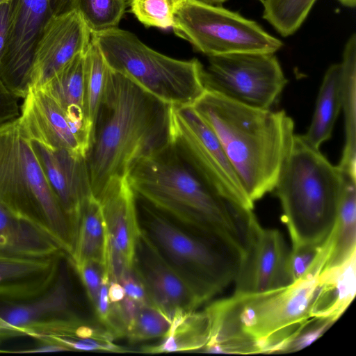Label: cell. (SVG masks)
Returning <instances> with one entry per match:
<instances>
[{"label": "cell", "mask_w": 356, "mask_h": 356, "mask_svg": "<svg viewBox=\"0 0 356 356\" xmlns=\"http://www.w3.org/2000/svg\"><path fill=\"white\" fill-rule=\"evenodd\" d=\"M31 337V333L26 330L16 327L0 316V346L9 340L19 337ZM10 353V350L0 349V353Z\"/></svg>", "instance_id": "obj_40"}, {"label": "cell", "mask_w": 356, "mask_h": 356, "mask_svg": "<svg viewBox=\"0 0 356 356\" xmlns=\"http://www.w3.org/2000/svg\"><path fill=\"white\" fill-rule=\"evenodd\" d=\"M288 252L281 232L253 225L248 254L235 280L236 293H261L291 284L286 268Z\"/></svg>", "instance_id": "obj_17"}, {"label": "cell", "mask_w": 356, "mask_h": 356, "mask_svg": "<svg viewBox=\"0 0 356 356\" xmlns=\"http://www.w3.org/2000/svg\"><path fill=\"white\" fill-rule=\"evenodd\" d=\"M39 343H53L69 351L129 352L115 343V338L98 321L83 319L75 313L38 325L31 330Z\"/></svg>", "instance_id": "obj_19"}, {"label": "cell", "mask_w": 356, "mask_h": 356, "mask_svg": "<svg viewBox=\"0 0 356 356\" xmlns=\"http://www.w3.org/2000/svg\"><path fill=\"white\" fill-rule=\"evenodd\" d=\"M193 106L218 138L251 202L273 191L295 136L292 118L209 90Z\"/></svg>", "instance_id": "obj_4"}, {"label": "cell", "mask_w": 356, "mask_h": 356, "mask_svg": "<svg viewBox=\"0 0 356 356\" xmlns=\"http://www.w3.org/2000/svg\"><path fill=\"white\" fill-rule=\"evenodd\" d=\"M84 53L76 55L40 88L60 106L74 124L89 135L92 143L83 109Z\"/></svg>", "instance_id": "obj_23"}, {"label": "cell", "mask_w": 356, "mask_h": 356, "mask_svg": "<svg viewBox=\"0 0 356 356\" xmlns=\"http://www.w3.org/2000/svg\"><path fill=\"white\" fill-rule=\"evenodd\" d=\"M134 268L144 284L151 303L171 321L175 314L197 310L204 304L141 228Z\"/></svg>", "instance_id": "obj_13"}, {"label": "cell", "mask_w": 356, "mask_h": 356, "mask_svg": "<svg viewBox=\"0 0 356 356\" xmlns=\"http://www.w3.org/2000/svg\"><path fill=\"white\" fill-rule=\"evenodd\" d=\"M127 177L137 198L179 225L225 243L244 260L257 218L225 179L200 173L172 143L134 163Z\"/></svg>", "instance_id": "obj_1"}, {"label": "cell", "mask_w": 356, "mask_h": 356, "mask_svg": "<svg viewBox=\"0 0 356 356\" xmlns=\"http://www.w3.org/2000/svg\"><path fill=\"white\" fill-rule=\"evenodd\" d=\"M8 1V0H0V3H3L4 1Z\"/></svg>", "instance_id": "obj_44"}, {"label": "cell", "mask_w": 356, "mask_h": 356, "mask_svg": "<svg viewBox=\"0 0 356 356\" xmlns=\"http://www.w3.org/2000/svg\"><path fill=\"white\" fill-rule=\"evenodd\" d=\"M68 259L72 266L89 261L108 266L106 225L100 203L93 195L83 204L74 249Z\"/></svg>", "instance_id": "obj_26"}, {"label": "cell", "mask_w": 356, "mask_h": 356, "mask_svg": "<svg viewBox=\"0 0 356 356\" xmlns=\"http://www.w3.org/2000/svg\"><path fill=\"white\" fill-rule=\"evenodd\" d=\"M175 33L207 56L273 53L283 43L255 21L220 6L183 0L175 15Z\"/></svg>", "instance_id": "obj_9"}, {"label": "cell", "mask_w": 356, "mask_h": 356, "mask_svg": "<svg viewBox=\"0 0 356 356\" xmlns=\"http://www.w3.org/2000/svg\"><path fill=\"white\" fill-rule=\"evenodd\" d=\"M91 36L112 70L172 106H193L206 92L204 67L197 58H170L119 28Z\"/></svg>", "instance_id": "obj_8"}, {"label": "cell", "mask_w": 356, "mask_h": 356, "mask_svg": "<svg viewBox=\"0 0 356 356\" xmlns=\"http://www.w3.org/2000/svg\"><path fill=\"white\" fill-rule=\"evenodd\" d=\"M343 175L295 134L275 188L292 245L323 242L335 222Z\"/></svg>", "instance_id": "obj_5"}, {"label": "cell", "mask_w": 356, "mask_h": 356, "mask_svg": "<svg viewBox=\"0 0 356 356\" xmlns=\"http://www.w3.org/2000/svg\"><path fill=\"white\" fill-rule=\"evenodd\" d=\"M74 313L63 268L55 282L41 294L25 301L0 302V316L29 332L38 325Z\"/></svg>", "instance_id": "obj_20"}, {"label": "cell", "mask_w": 356, "mask_h": 356, "mask_svg": "<svg viewBox=\"0 0 356 356\" xmlns=\"http://www.w3.org/2000/svg\"><path fill=\"white\" fill-rule=\"evenodd\" d=\"M18 100L19 98L7 89L0 78V126L19 116Z\"/></svg>", "instance_id": "obj_38"}, {"label": "cell", "mask_w": 356, "mask_h": 356, "mask_svg": "<svg viewBox=\"0 0 356 356\" xmlns=\"http://www.w3.org/2000/svg\"><path fill=\"white\" fill-rule=\"evenodd\" d=\"M110 72L98 44L91 36L84 53L83 109L92 141L98 112L107 91Z\"/></svg>", "instance_id": "obj_29"}, {"label": "cell", "mask_w": 356, "mask_h": 356, "mask_svg": "<svg viewBox=\"0 0 356 356\" xmlns=\"http://www.w3.org/2000/svg\"><path fill=\"white\" fill-rule=\"evenodd\" d=\"M183 0H127L130 11L146 27L172 28Z\"/></svg>", "instance_id": "obj_35"}, {"label": "cell", "mask_w": 356, "mask_h": 356, "mask_svg": "<svg viewBox=\"0 0 356 356\" xmlns=\"http://www.w3.org/2000/svg\"><path fill=\"white\" fill-rule=\"evenodd\" d=\"M209 57L206 90L248 106L269 109L287 79L273 53H236Z\"/></svg>", "instance_id": "obj_10"}, {"label": "cell", "mask_w": 356, "mask_h": 356, "mask_svg": "<svg viewBox=\"0 0 356 356\" xmlns=\"http://www.w3.org/2000/svg\"><path fill=\"white\" fill-rule=\"evenodd\" d=\"M141 229L203 303L234 282L241 255L225 243L188 230L143 202Z\"/></svg>", "instance_id": "obj_7"}, {"label": "cell", "mask_w": 356, "mask_h": 356, "mask_svg": "<svg viewBox=\"0 0 356 356\" xmlns=\"http://www.w3.org/2000/svg\"><path fill=\"white\" fill-rule=\"evenodd\" d=\"M172 106L111 69L86 156L95 198L111 179L172 143Z\"/></svg>", "instance_id": "obj_2"}, {"label": "cell", "mask_w": 356, "mask_h": 356, "mask_svg": "<svg viewBox=\"0 0 356 356\" xmlns=\"http://www.w3.org/2000/svg\"><path fill=\"white\" fill-rule=\"evenodd\" d=\"M334 323L329 319L313 318L291 341L284 353L296 352L309 346Z\"/></svg>", "instance_id": "obj_37"}, {"label": "cell", "mask_w": 356, "mask_h": 356, "mask_svg": "<svg viewBox=\"0 0 356 356\" xmlns=\"http://www.w3.org/2000/svg\"><path fill=\"white\" fill-rule=\"evenodd\" d=\"M69 351L65 347L53 343H40L38 346L26 350L11 351L10 353H33Z\"/></svg>", "instance_id": "obj_41"}, {"label": "cell", "mask_w": 356, "mask_h": 356, "mask_svg": "<svg viewBox=\"0 0 356 356\" xmlns=\"http://www.w3.org/2000/svg\"><path fill=\"white\" fill-rule=\"evenodd\" d=\"M210 337V320L206 311L178 313L162 339L156 344L145 346L140 352L157 354L201 350Z\"/></svg>", "instance_id": "obj_27"}, {"label": "cell", "mask_w": 356, "mask_h": 356, "mask_svg": "<svg viewBox=\"0 0 356 356\" xmlns=\"http://www.w3.org/2000/svg\"><path fill=\"white\" fill-rule=\"evenodd\" d=\"M330 250V234L321 243L292 245L288 252L286 268L291 283L310 275H320Z\"/></svg>", "instance_id": "obj_33"}, {"label": "cell", "mask_w": 356, "mask_h": 356, "mask_svg": "<svg viewBox=\"0 0 356 356\" xmlns=\"http://www.w3.org/2000/svg\"><path fill=\"white\" fill-rule=\"evenodd\" d=\"M91 32L79 12L52 15L37 42L30 75V86L40 88L76 55L84 53Z\"/></svg>", "instance_id": "obj_14"}, {"label": "cell", "mask_w": 356, "mask_h": 356, "mask_svg": "<svg viewBox=\"0 0 356 356\" xmlns=\"http://www.w3.org/2000/svg\"><path fill=\"white\" fill-rule=\"evenodd\" d=\"M126 7L127 0H74L73 8L92 35L118 28Z\"/></svg>", "instance_id": "obj_32"}, {"label": "cell", "mask_w": 356, "mask_h": 356, "mask_svg": "<svg viewBox=\"0 0 356 356\" xmlns=\"http://www.w3.org/2000/svg\"><path fill=\"white\" fill-rule=\"evenodd\" d=\"M198 2L210 4V5H215V6H220L227 0H193Z\"/></svg>", "instance_id": "obj_42"}, {"label": "cell", "mask_w": 356, "mask_h": 356, "mask_svg": "<svg viewBox=\"0 0 356 356\" xmlns=\"http://www.w3.org/2000/svg\"><path fill=\"white\" fill-rule=\"evenodd\" d=\"M0 203L38 226L71 255L74 234L18 118L0 126Z\"/></svg>", "instance_id": "obj_6"}, {"label": "cell", "mask_w": 356, "mask_h": 356, "mask_svg": "<svg viewBox=\"0 0 356 356\" xmlns=\"http://www.w3.org/2000/svg\"><path fill=\"white\" fill-rule=\"evenodd\" d=\"M341 109V65H331L325 72L307 131L301 135L311 147L319 149L329 140Z\"/></svg>", "instance_id": "obj_28"}, {"label": "cell", "mask_w": 356, "mask_h": 356, "mask_svg": "<svg viewBox=\"0 0 356 356\" xmlns=\"http://www.w3.org/2000/svg\"><path fill=\"white\" fill-rule=\"evenodd\" d=\"M318 276L261 293H236L211 302L204 310L210 337L204 353L258 354L284 353L313 318Z\"/></svg>", "instance_id": "obj_3"}, {"label": "cell", "mask_w": 356, "mask_h": 356, "mask_svg": "<svg viewBox=\"0 0 356 356\" xmlns=\"http://www.w3.org/2000/svg\"><path fill=\"white\" fill-rule=\"evenodd\" d=\"M175 107L221 170L242 204L245 207L253 209L254 203L248 197L237 174L213 131L193 106Z\"/></svg>", "instance_id": "obj_30"}, {"label": "cell", "mask_w": 356, "mask_h": 356, "mask_svg": "<svg viewBox=\"0 0 356 356\" xmlns=\"http://www.w3.org/2000/svg\"><path fill=\"white\" fill-rule=\"evenodd\" d=\"M170 319L152 303L143 306L129 322L125 337L131 343L162 338L168 332Z\"/></svg>", "instance_id": "obj_34"}, {"label": "cell", "mask_w": 356, "mask_h": 356, "mask_svg": "<svg viewBox=\"0 0 356 356\" xmlns=\"http://www.w3.org/2000/svg\"><path fill=\"white\" fill-rule=\"evenodd\" d=\"M341 65V108L344 112L345 145L339 168L356 178V35L347 40Z\"/></svg>", "instance_id": "obj_24"}, {"label": "cell", "mask_w": 356, "mask_h": 356, "mask_svg": "<svg viewBox=\"0 0 356 356\" xmlns=\"http://www.w3.org/2000/svg\"><path fill=\"white\" fill-rule=\"evenodd\" d=\"M73 267L81 280L88 300L93 305L98 296L104 276L108 271V266L89 261L74 265Z\"/></svg>", "instance_id": "obj_36"}, {"label": "cell", "mask_w": 356, "mask_h": 356, "mask_svg": "<svg viewBox=\"0 0 356 356\" xmlns=\"http://www.w3.org/2000/svg\"><path fill=\"white\" fill-rule=\"evenodd\" d=\"M341 4L348 8H354L356 5V0H337Z\"/></svg>", "instance_id": "obj_43"}, {"label": "cell", "mask_w": 356, "mask_h": 356, "mask_svg": "<svg viewBox=\"0 0 356 356\" xmlns=\"http://www.w3.org/2000/svg\"><path fill=\"white\" fill-rule=\"evenodd\" d=\"M356 291V254L342 264L323 270L311 316L335 322L352 302Z\"/></svg>", "instance_id": "obj_22"}, {"label": "cell", "mask_w": 356, "mask_h": 356, "mask_svg": "<svg viewBox=\"0 0 356 356\" xmlns=\"http://www.w3.org/2000/svg\"><path fill=\"white\" fill-rule=\"evenodd\" d=\"M65 253L44 258L0 254V302H21L46 291L62 270Z\"/></svg>", "instance_id": "obj_18"}, {"label": "cell", "mask_w": 356, "mask_h": 356, "mask_svg": "<svg viewBox=\"0 0 356 356\" xmlns=\"http://www.w3.org/2000/svg\"><path fill=\"white\" fill-rule=\"evenodd\" d=\"M258 1H259L261 3H263L266 0H258Z\"/></svg>", "instance_id": "obj_45"}, {"label": "cell", "mask_w": 356, "mask_h": 356, "mask_svg": "<svg viewBox=\"0 0 356 356\" xmlns=\"http://www.w3.org/2000/svg\"><path fill=\"white\" fill-rule=\"evenodd\" d=\"M63 252L65 253L47 233L0 203V254L44 258Z\"/></svg>", "instance_id": "obj_21"}, {"label": "cell", "mask_w": 356, "mask_h": 356, "mask_svg": "<svg viewBox=\"0 0 356 356\" xmlns=\"http://www.w3.org/2000/svg\"><path fill=\"white\" fill-rule=\"evenodd\" d=\"M317 0H266L263 18L283 37L301 26Z\"/></svg>", "instance_id": "obj_31"}, {"label": "cell", "mask_w": 356, "mask_h": 356, "mask_svg": "<svg viewBox=\"0 0 356 356\" xmlns=\"http://www.w3.org/2000/svg\"><path fill=\"white\" fill-rule=\"evenodd\" d=\"M31 143L76 239L83 204L93 195L86 156L64 149L47 147L31 140Z\"/></svg>", "instance_id": "obj_16"}, {"label": "cell", "mask_w": 356, "mask_h": 356, "mask_svg": "<svg viewBox=\"0 0 356 356\" xmlns=\"http://www.w3.org/2000/svg\"><path fill=\"white\" fill-rule=\"evenodd\" d=\"M52 15L50 0H17L0 61V78L19 99H24L27 94L35 49Z\"/></svg>", "instance_id": "obj_12"}, {"label": "cell", "mask_w": 356, "mask_h": 356, "mask_svg": "<svg viewBox=\"0 0 356 356\" xmlns=\"http://www.w3.org/2000/svg\"><path fill=\"white\" fill-rule=\"evenodd\" d=\"M18 119L31 140L87 156L89 138L70 122L64 110L43 89L29 86Z\"/></svg>", "instance_id": "obj_15"}, {"label": "cell", "mask_w": 356, "mask_h": 356, "mask_svg": "<svg viewBox=\"0 0 356 356\" xmlns=\"http://www.w3.org/2000/svg\"><path fill=\"white\" fill-rule=\"evenodd\" d=\"M17 0H8L0 3V61L4 54Z\"/></svg>", "instance_id": "obj_39"}, {"label": "cell", "mask_w": 356, "mask_h": 356, "mask_svg": "<svg viewBox=\"0 0 356 356\" xmlns=\"http://www.w3.org/2000/svg\"><path fill=\"white\" fill-rule=\"evenodd\" d=\"M343 175V188L323 270L339 266L356 254V178Z\"/></svg>", "instance_id": "obj_25"}, {"label": "cell", "mask_w": 356, "mask_h": 356, "mask_svg": "<svg viewBox=\"0 0 356 356\" xmlns=\"http://www.w3.org/2000/svg\"><path fill=\"white\" fill-rule=\"evenodd\" d=\"M97 200L107 232L109 277L118 281L134 266L140 234L137 197L127 177H123L111 179Z\"/></svg>", "instance_id": "obj_11"}]
</instances>
